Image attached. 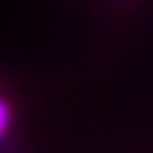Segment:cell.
Instances as JSON below:
<instances>
[{"label": "cell", "instance_id": "obj_1", "mask_svg": "<svg viewBox=\"0 0 153 153\" xmlns=\"http://www.w3.org/2000/svg\"><path fill=\"white\" fill-rule=\"evenodd\" d=\"M8 125H10V107H8V102L3 97H0V138L5 135Z\"/></svg>", "mask_w": 153, "mask_h": 153}]
</instances>
